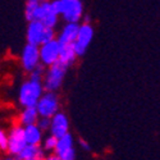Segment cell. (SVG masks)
I'll list each match as a JSON object with an SVG mask.
<instances>
[{
    "instance_id": "obj_19",
    "label": "cell",
    "mask_w": 160,
    "mask_h": 160,
    "mask_svg": "<svg viewBox=\"0 0 160 160\" xmlns=\"http://www.w3.org/2000/svg\"><path fill=\"white\" fill-rule=\"evenodd\" d=\"M57 141H58V138H55L54 136H51V135L48 136L44 140V150H46V151H55Z\"/></svg>"
},
{
    "instance_id": "obj_15",
    "label": "cell",
    "mask_w": 160,
    "mask_h": 160,
    "mask_svg": "<svg viewBox=\"0 0 160 160\" xmlns=\"http://www.w3.org/2000/svg\"><path fill=\"white\" fill-rule=\"evenodd\" d=\"M76 59H77V54L74 51L73 45L60 46V54H59V62L60 63H63L67 67H69L76 62Z\"/></svg>"
},
{
    "instance_id": "obj_20",
    "label": "cell",
    "mask_w": 160,
    "mask_h": 160,
    "mask_svg": "<svg viewBox=\"0 0 160 160\" xmlns=\"http://www.w3.org/2000/svg\"><path fill=\"white\" fill-rule=\"evenodd\" d=\"M52 40H57V33H55V30L54 28H45V32H44V38H42V44H46V42H50Z\"/></svg>"
},
{
    "instance_id": "obj_2",
    "label": "cell",
    "mask_w": 160,
    "mask_h": 160,
    "mask_svg": "<svg viewBox=\"0 0 160 160\" xmlns=\"http://www.w3.org/2000/svg\"><path fill=\"white\" fill-rule=\"evenodd\" d=\"M67 69H68V67L60 62H57L55 64L49 67V69L45 73L44 83H42L45 92H55L62 86Z\"/></svg>"
},
{
    "instance_id": "obj_11",
    "label": "cell",
    "mask_w": 160,
    "mask_h": 160,
    "mask_svg": "<svg viewBox=\"0 0 160 160\" xmlns=\"http://www.w3.org/2000/svg\"><path fill=\"white\" fill-rule=\"evenodd\" d=\"M78 28L79 24L78 23H67L64 27L60 30L57 41L59 42L60 46H68V45H73L76 38H77V33H78Z\"/></svg>"
},
{
    "instance_id": "obj_18",
    "label": "cell",
    "mask_w": 160,
    "mask_h": 160,
    "mask_svg": "<svg viewBox=\"0 0 160 160\" xmlns=\"http://www.w3.org/2000/svg\"><path fill=\"white\" fill-rule=\"evenodd\" d=\"M44 73H45V67L40 63L36 68L30 73V81L33 82H42L44 79Z\"/></svg>"
},
{
    "instance_id": "obj_4",
    "label": "cell",
    "mask_w": 160,
    "mask_h": 160,
    "mask_svg": "<svg viewBox=\"0 0 160 160\" xmlns=\"http://www.w3.org/2000/svg\"><path fill=\"white\" fill-rule=\"evenodd\" d=\"M92 38H94V28L90 23H83L79 26L78 28V33H77V38L73 44L74 51L77 57H81L83 55L85 52L87 51Z\"/></svg>"
},
{
    "instance_id": "obj_26",
    "label": "cell",
    "mask_w": 160,
    "mask_h": 160,
    "mask_svg": "<svg viewBox=\"0 0 160 160\" xmlns=\"http://www.w3.org/2000/svg\"><path fill=\"white\" fill-rule=\"evenodd\" d=\"M3 160H16V159H14V158H10V156H9V158H4Z\"/></svg>"
},
{
    "instance_id": "obj_23",
    "label": "cell",
    "mask_w": 160,
    "mask_h": 160,
    "mask_svg": "<svg viewBox=\"0 0 160 160\" xmlns=\"http://www.w3.org/2000/svg\"><path fill=\"white\" fill-rule=\"evenodd\" d=\"M58 156H59L60 160H74L76 159V151H74V149H71V150L65 151V152H63Z\"/></svg>"
},
{
    "instance_id": "obj_16",
    "label": "cell",
    "mask_w": 160,
    "mask_h": 160,
    "mask_svg": "<svg viewBox=\"0 0 160 160\" xmlns=\"http://www.w3.org/2000/svg\"><path fill=\"white\" fill-rule=\"evenodd\" d=\"M73 142H74V141H73L72 135H71V133H67V135H64L63 137L58 138V141H57V148H55L54 154H55V155H60V154H63V152H65V151L73 149Z\"/></svg>"
},
{
    "instance_id": "obj_25",
    "label": "cell",
    "mask_w": 160,
    "mask_h": 160,
    "mask_svg": "<svg viewBox=\"0 0 160 160\" xmlns=\"http://www.w3.org/2000/svg\"><path fill=\"white\" fill-rule=\"evenodd\" d=\"M44 160H60L59 159V156L58 155H55V154H50L49 156H46Z\"/></svg>"
},
{
    "instance_id": "obj_17",
    "label": "cell",
    "mask_w": 160,
    "mask_h": 160,
    "mask_svg": "<svg viewBox=\"0 0 160 160\" xmlns=\"http://www.w3.org/2000/svg\"><path fill=\"white\" fill-rule=\"evenodd\" d=\"M40 0H27L24 5V17L28 22L33 21V14L36 12V8L38 7Z\"/></svg>"
},
{
    "instance_id": "obj_24",
    "label": "cell",
    "mask_w": 160,
    "mask_h": 160,
    "mask_svg": "<svg viewBox=\"0 0 160 160\" xmlns=\"http://www.w3.org/2000/svg\"><path fill=\"white\" fill-rule=\"evenodd\" d=\"M79 146H81L82 149H85L86 151H90V150H91V146H90L88 142L85 141V140H79Z\"/></svg>"
},
{
    "instance_id": "obj_9",
    "label": "cell",
    "mask_w": 160,
    "mask_h": 160,
    "mask_svg": "<svg viewBox=\"0 0 160 160\" xmlns=\"http://www.w3.org/2000/svg\"><path fill=\"white\" fill-rule=\"evenodd\" d=\"M44 32H45V27L41 22L37 21H32L28 22V27H27V44L32 45V46H41L42 45V38H44Z\"/></svg>"
},
{
    "instance_id": "obj_10",
    "label": "cell",
    "mask_w": 160,
    "mask_h": 160,
    "mask_svg": "<svg viewBox=\"0 0 160 160\" xmlns=\"http://www.w3.org/2000/svg\"><path fill=\"white\" fill-rule=\"evenodd\" d=\"M83 16V3L81 0H69L68 7L63 13V19L67 23H78Z\"/></svg>"
},
{
    "instance_id": "obj_5",
    "label": "cell",
    "mask_w": 160,
    "mask_h": 160,
    "mask_svg": "<svg viewBox=\"0 0 160 160\" xmlns=\"http://www.w3.org/2000/svg\"><path fill=\"white\" fill-rule=\"evenodd\" d=\"M38 52H40V63L44 67H51L52 64L59 62L60 45L57 40H52L50 42L38 46Z\"/></svg>"
},
{
    "instance_id": "obj_14",
    "label": "cell",
    "mask_w": 160,
    "mask_h": 160,
    "mask_svg": "<svg viewBox=\"0 0 160 160\" xmlns=\"http://www.w3.org/2000/svg\"><path fill=\"white\" fill-rule=\"evenodd\" d=\"M38 113L36 108H23V110L18 115V124L21 127H27L36 124L38 121Z\"/></svg>"
},
{
    "instance_id": "obj_8",
    "label": "cell",
    "mask_w": 160,
    "mask_h": 160,
    "mask_svg": "<svg viewBox=\"0 0 160 160\" xmlns=\"http://www.w3.org/2000/svg\"><path fill=\"white\" fill-rule=\"evenodd\" d=\"M69 121L68 117H67L64 113L58 112L54 117L50 119V135L54 136L55 138H60L67 133H69Z\"/></svg>"
},
{
    "instance_id": "obj_12",
    "label": "cell",
    "mask_w": 160,
    "mask_h": 160,
    "mask_svg": "<svg viewBox=\"0 0 160 160\" xmlns=\"http://www.w3.org/2000/svg\"><path fill=\"white\" fill-rule=\"evenodd\" d=\"M23 133H24V141L27 145L40 146V143L42 142V131L36 124L23 127Z\"/></svg>"
},
{
    "instance_id": "obj_21",
    "label": "cell",
    "mask_w": 160,
    "mask_h": 160,
    "mask_svg": "<svg viewBox=\"0 0 160 160\" xmlns=\"http://www.w3.org/2000/svg\"><path fill=\"white\" fill-rule=\"evenodd\" d=\"M8 149V133L0 128V150L2 151H7Z\"/></svg>"
},
{
    "instance_id": "obj_13",
    "label": "cell",
    "mask_w": 160,
    "mask_h": 160,
    "mask_svg": "<svg viewBox=\"0 0 160 160\" xmlns=\"http://www.w3.org/2000/svg\"><path fill=\"white\" fill-rule=\"evenodd\" d=\"M16 160H44V150L40 146L27 145L26 148L14 158Z\"/></svg>"
},
{
    "instance_id": "obj_7",
    "label": "cell",
    "mask_w": 160,
    "mask_h": 160,
    "mask_svg": "<svg viewBox=\"0 0 160 160\" xmlns=\"http://www.w3.org/2000/svg\"><path fill=\"white\" fill-rule=\"evenodd\" d=\"M21 64L26 72L31 73L36 67L40 64V52L37 46L26 45L21 54Z\"/></svg>"
},
{
    "instance_id": "obj_6",
    "label": "cell",
    "mask_w": 160,
    "mask_h": 160,
    "mask_svg": "<svg viewBox=\"0 0 160 160\" xmlns=\"http://www.w3.org/2000/svg\"><path fill=\"white\" fill-rule=\"evenodd\" d=\"M26 146H27V143L24 141L23 127H21L19 124L13 126L10 132L8 133V149H7V151L13 156H17Z\"/></svg>"
},
{
    "instance_id": "obj_22",
    "label": "cell",
    "mask_w": 160,
    "mask_h": 160,
    "mask_svg": "<svg viewBox=\"0 0 160 160\" xmlns=\"http://www.w3.org/2000/svg\"><path fill=\"white\" fill-rule=\"evenodd\" d=\"M36 126L41 129L42 132L49 131L50 129V119H48V118H38Z\"/></svg>"
},
{
    "instance_id": "obj_3",
    "label": "cell",
    "mask_w": 160,
    "mask_h": 160,
    "mask_svg": "<svg viewBox=\"0 0 160 160\" xmlns=\"http://www.w3.org/2000/svg\"><path fill=\"white\" fill-rule=\"evenodd\" d=\"M35 108L40 118L51 119L59 112V98L55 92H44Z\"/></svg>"
},
{
    "instance_id": "obj_1",
    "label": "cell",
    "mask_w": 160,
    "mask_h": 160,
    "mask_svg": "<svg viewBox=\"0 0 160 160\" xmlns=\"http://www.w3.org/2000/svg\"><path fill=\"white\" fill-rule=\"evenodd\" d=\"M42 95H44L42 82H33L28 79V81H26L21 85L18 92V101L23 108H35Z\"/></svg>"
}]
</instances>
